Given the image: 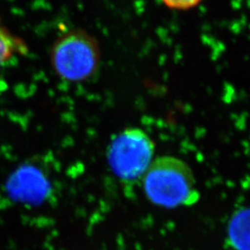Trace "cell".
<instances>
[{
  "instance_id": "obj_3",
  "label": "cell",
  "mask_w": 250,
  "mask_h": 250,
  "mask_svg": "<svg viewBox=\"0 0 250 250\" xmlns=\"http://www.w3.org/2000/svg\"><path fill=\"white\" fill-rule=\"evenodd\" d=\"M155 145L149 135L138 128L117 134L107 147L108 166L117 178L125 183L140 181L153 161Z\"/></svg>"
},
{
  "instance_id": "obj_1",
  "label": "cell",
  "mask_w": 250,
  "mask_h": 250,
  "mask_svg": "<svg viewBox=\"0 0 250 250\" xmlns=\"http://www.w3.org/2000/svg\"><path fill=\"white\" fill-rule=\"evenodd\" d=\"M142 181L146 196L155 205L172 208L196 204L199 198L191 168L174 157L152 161Z\"/></svg>"
},
{
  "instance_id": "obj_6",
  "label": "cell",
  "mask_w": 250,
  "mask_h": 250,
  "mask_svg": "<svg viewBox=\"0 0 250 250\" xmlns=\"http://www.w3.org/2000/svg\"><path fill=\"white\" fill-rule=\"evenodd\" d=\"M230 234L235 244L250 248V208H244L234 214L230 224Z\"/></svg>"
},
{
  "instance_id": "obj_7",
  "label": "cell",
  "mask_w": 250,
  "mask_h": 250,
  "mask_svg": "<svg viewBox=\"0 0 250 250\" xmlns=\"http://www.w3.org/2000/svg\"><path fill=\"white\" fill-rule=\"evenodd\" d=\"M161 2L170 9L188 10L198 6L202 0H161Z\"/></svg>"
},
{
  "instance_id": "obj_4",
  "label": "cell",
  "mask_w": 250,
  "mask_h": 250,
  "mask_svg": "<svg viewBox=\"0 0 250 250\" xmlns=\"http://www.w3.org/2000/svg\"><path fill=\"white\" fill-rule=\"evenodd\" d=\"M7 190L14 200L36 204L47 197L50 184L45 173L34 165H23L15 170L7 182Z\"/></svg>"
},
{
  "instance_id": "obj_2",
  "label": "cell",
  "mask_w": 250,
  "mask_h": 250,
  "mask_svg": "<svg viewBox=\"0 0 250 250\" xmlns=\"http://www.w3.org/2000/svg\"><path fill=\"white\" fill-rule=\"evenodd\" d=\"M100 58L98 40L81 29L60 36L50 54L51 65L57 75L73 83L87 80L98 72Z\"/></svg>"
},
{
  "instance_id": "obj_5",
  "label": "cell",
  "mask_w": 250,
  "mask_h": 250,
  "mask_svg": "<svg viewBox=\"0 0 250 250\" xmlns=\"http://www.w3.org/2000/svg\"><path fill=\"white\" fill-rule=\"evenodd\" d=\"M26 51L24 41L11 34L6 27L0 23V67L15 55L24 54Z\"/></svg>"
}]
</instances>
